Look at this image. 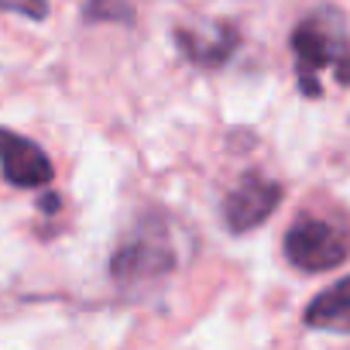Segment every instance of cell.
Wrapping results in <instances>:
<instances>
[{
  "label": "cell",
  "mask_w": 350,
  "mask_h": 350,
  "mask_svg": "<svg viewBox=\"0 0 350 350\" xmlns=\"http://www.w3.org/2000/svg\"><path fill=\"white\" fill-rule=\"evenodd\" d=\"M295 79L306 96H323L319 76L329 72L340 86H350V31L336 8H316L292 31Z\"/></svg>",
  "instance_id": "6da1fadb"
},
{
  "label": "cell",
  "mask_w": 350,
  "mask_h": 350,
  "mask_svg": "<svg viewBox=\"0 0 350 350\" xmlns=\"http://www.w3.org/2000/svg\"><path fill=\"white\" fill-rule=\"evenodd\" d=\"M282 247H285L288 265L306 275L333 271L350 258V227L343 220L306 210L288 224Z\"/></svg>",
  "instance_id": "7a4b0ae2"
},
{
  "label": "cell",
  "mask_w": 350,
  "mask_h": 350,
  "mask_svg": "<svg viewBox=\"0 0 350 350\" xmlns=\"http://www.w3.org/2000/svg\"><path fill=\"white\" fill-rule=\"evenodd\" d=\"M175 265V251L172 241L165 237L158 220H141L131 234V241L113 254L110 261V275L120 285H141V282H154L161 275H168Z\"/></svg>",
  "instance_id": "3957f363"
},
{
  "label": "cell",
  "mask_w": 350,
  "mask_h": 350,
  "mask_svg": "<svg viewBox=\"0 0 350 350\" xmlns=\"http://www.w3.org/2000/svg\"><path fill=\"white\" fill-rule=\"evenodd\" d=\"M285 189L275 179H265L258 172H247L244 179L224 196V224L234 234H247L261 227L282 203Z\"/></svg>",
  "instance_id": "277c9868"
},
{
  "label": "cell",
  "mask_w": 350,
  "mask_h": 350,
  "mask_svg": "<svg viewBox=\"0 0 350 350\" xmlns=\"http://www.w3.org/2000/svg\"><path fill=\"white\" fill-rule=\"evenodd\" d=\"M0 175L14 189H45L55 179V168L31 137L0 127Z\"/></svg>",
  "instance_id": "5b68a950"
},
{
  "label": "cell",
  "mask_w": 350,
  "mask_h": 350,
  "mask_svg": "<svg viewBox=\"0 0 350 350\" xmlns=\"http://www.w3.org/2000/svg\"><path fill=\"white\" fill-rule=\"evenodd\" d=\"M306 326L309 329H326V333H350V275L340 278L336 285L323 288L309 306H306Z\"/></svg>",
  "instance_id": "8992f818"
},
{
  "label": "cell",
  "mask_w": 350,
  "mask_h": 350,
  "mask_svg": "<svg viewBox=\"0 0 350 350\" xmlns=\"http://www.w3.org/2000/svg\"><path fill=\"white\" fill-rule=\"evenodd\" d=\"M179 45H183V52L189 55V59H196V62H203V66H217V62H224L227 55H230V49L237 45V31L234 28H227V25H217V28H210V35L200 42L196 35H189V31H179Z\"/></svg>",
  "instance_id": "52a82bcc"
},
{
  "label": "cell",
  "mask_w": 350,
  "mask_h": 350,
  "mask_svg": "<svg viewBox=\"0 0 350 350\" xmlns=\"http://www.w3.org/2000/svg\"><path fill=\"white\" fill-rule=\"evenodd\" d=\"M86 18L93 21V18H117V21H124V25H131L134 21V11H131V4L127 0H90L86 4Z\"/></svg>",
  "instance_id": "ba28073f"
},
{
  "label": "cell",
  "mask_w": 350,
  "mask_h": 350,
  "mask_svg": "<svg viewBox=\"0 0 350 350\" xmlns=\"http://www.w3.org/2000/svg\"><path fill=\"white\" fill-rule=\"evenodd\" d=\"M49 11V0H0V14H25L28 21H45Z\"/></svg>",
  "instance_id": "9c48e42d"
}]
</instances>
